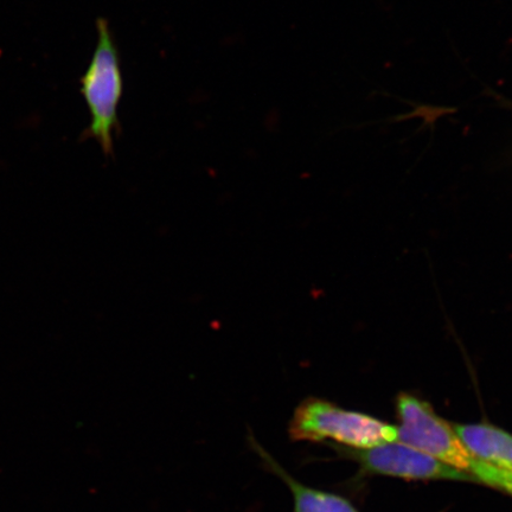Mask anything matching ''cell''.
I'll use <instances>...</instances> for the list:
<instances>
[{"instance_id": "6da1fadb", "label": "cell", "mask_w": 512, "mask_h": 512, "mask_svg": "<svg viewBox=\"0 0 512 512\" xmlns=\"http://www.w3.org/2000/svg\"><path fill=\"white\" fill-rule=\"evenodd\" d=\"M98 44L91 63L81 78V94L86 100L91 124L81 140L94 139L106 157L115 158L114 133H121L118 108L124 94L120 54L106 18L96 21Z\"/></svg>"}, {"instance_id": "7a4b0ae2", "label": "cell", "mask_w": 512, "mask_h": 512, "mask_svg": "<svg viewBox=\"0 0 512 512\" xmlns=\"http://www.w3.org/2000/svg\"><path fill=\"white\" fill-rule=\"evenodd\" d=\"M288 434L292 441L332 443L356 450L398 441V427L319 398L299 403L288 425Z\"/></svg>"}, {"instance_id": "3957f363", "label": "cell", "mask_w": 512, "mask_h": 512, "mask_svg": "<svg viewBox=\"0 0 512 512\" xmlns=\"http://www.w3.org/2000/svg\"><path fill=\"white\" fill-rule=\"evenodd\" d=\"M396 414L400 443L470 473L473 457L454 431L453 424L441 418L430 402L413 394L400 393L396 398Z\"/></svg>"}, {"instance_id": "277c9868", "label": "cell", "mask_w": 512, "mask_h": 512, "mask_svg": "<svg viewBox=\"0 0 512 512\" xmlns=\"http://www.w3.org/2000/svg\"><path fill=\"white\" fill-rule=\"evenodd\" d=\"M348 457L366 475L395 477L406 480H452V482L477 483L470 473L460 471L415 448L393 441L370 448L335 447Z\"/></svg>"}, {"instance_id": "5b68a950", "label": "cell", "mask_w": 512, "mask_h": 512, "mask_svg": "<svg viewBox=\"0 0 512 512\" xmlns=\"http://www.w3.org/2000/svg\"><path fill=\"white\" fill-rule=\"evenodd\" d=\"M249 445L261 459V464L265 469L283 480L287 488L290 489L293 497V512H360L349 499L343 496L331 494L323 490L310 488L298 479L291 476L277 460L268 453L264 447L253 437H248Z\"/></svg>"}, {"instance_id": "8992f818", "label": "cell", "mask_w": 512, "mask_h": 512, "mask_svg": "<svg viewBox=\"0 0 512 512\" xmlns=\"http://www.w3.org/2000/svg\"><path fill=\"white\" fill-rule=\"evenodd\" d=\"M460 440L479 462L512 471V434L501 427L479 424H453Z\"/></svg>"}, {"instance_id": "52a82bcc", "label": "cell", "mask_w": 512, "mask_h": 512, "mask_svg": "<svg viewBox=\"0 0 512 512\" xmlns=\"http://www.w3.org/2000/svg\"><path fill=\"white\" fill-rule=\"evenodd\" d=\"M470 473L476 479L477 484L489 486V488L512 498L511 470L499 469V467L479 462L473 458Z\"/></svg>"}]
</instances>
